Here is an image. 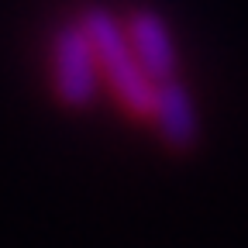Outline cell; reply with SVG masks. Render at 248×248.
Wrapping results in <instances>:
<instances>
[{"mask_svg":"<svg viewBox=\"0 0 248 248\" xmlns=\"http://www.w3.org/2000/svg\"><path fill=\"white\" fill-rule=\"evenodd\" d=\"M97 52L93 42L83 31V24L76 28H62L55 38V90L69 107H83L93 100L97 93Z\"/></svg>","mask_w":248,"mask_h":248,"instance_id":"7a4b0ae2","label":"cell"},{"mask_svg":"<svg viewBox=\"0 0 248 248\" xmlns=\"http://www.w3.org/2000/svg\"><path fill=\"white\" fill-rule=\"evenodd\" d=\"M83 31L93 42L97 52V66L100 73L110 79V90L117 93V100L128 107L131 114H152L155 104V83L148 79V73L138 66L135 48L128 42V31H124L107 11L93 7L83 17Z\"/></svg>","mask_w":248,"mask_h":248,"instance_id":"6da1fadb","label":"cell"},{"mask_svg":"<svg viewBox=\"0 0 248 248\" xmlns=\"http://www.w3.org/2000/svg\"><path fill=\"white\" fill-rule=\"evenodd\" d=\"M152 117L159 121V131L166 135L169 145L176 148H190L197 141V110L186 86L172 76L166 83H155V104H152Z\"/></svg>","mask_w":248,"mask_h":248,"instance_id":"277c9868","label":"cell"},{"mask_svg":"<svg viewBox=\"0 0 248 248\" xmlns=\"http://www.w3.org/2000/svg\"><path fill=\"white\" fill-rule=\"evenodd\" d=\"M128 42L135 48L138 66L148 73L152 83H166L176 73V48L169 38V28L162 17H155L152 11H138L128 24Z\"/></svg>","mask_w":248,"mask_h":248,"instance_id":"3957f363","label":"cell"}]
</instances>
